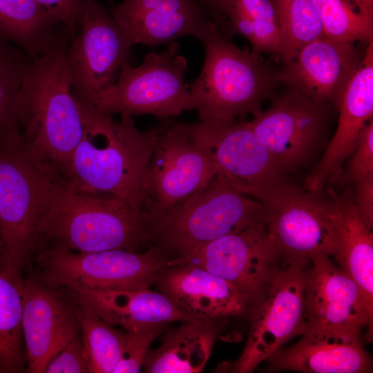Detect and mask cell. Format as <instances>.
Here are the masks:
<instances>
[{"label":"cell","instance_id":"obj_1","mask_svg":"<svg viewBox=\"0 0 373 373\" xmlns=\"http://www.w3.org/2000/svg\"><path fill=\"white\" fill-rule=\"evenodd\" d=\"M70 40L64 27L51 48L35 58L12 105L17 132L59 173L84 133L86 102L75 93L66 59Z\"/></svg>","mask_w":373,"mask_h":373},{"label":"cell","instance_id":"obj_2","mask_svg":"<svg viewBox=\"0 0 373 373\" xmlns=\"http://www.w3.org/2000/svg\"><path fill=\"white\" fill-rule=\"evenodd\" d=\"M155 134V128L138 130L131 117L116 119L87 102L84 133L59 173L79 189L116 195L142 211V182Z\"/></svg>","mask_w":373,"mask_h":373},{"label":"cell","instance_id":"obj_3","mask_svg":"<svg viewBox=\"0 0 373 373\" xmlns=\"http://www.w3.org/2000/svg\"><path fill=\"white\" fill-rule=\"evenodd\" d=\"M151 245L142 211L116 195L79 189L58 173L38 248L141 251Z\"/></svg>","mask_w":373,"mask_h":373},{"label":"cell","instance_id":"obj_4","mask_svg":"<svg viewBox=\"0 0 373 373\" xmlns=\"http://www.w3.org/2000/svg\"><path fill=\"white\" fill-rule=\"evenodd\" d=\"M58 171L18 132L0 137V258L22 270L37 251Z\"/></svg>","mask_w":373,"mask_h":373},{"label":"cell","instance_id":"obj_5","mask_svg":"<svg viewBox=\"0 0 373 373\" xmlns=\"http://www.w3.org/2000/svg\"><path fill=\"white\" fill-rule=\"evenodd\" d=\"M205 58L189 86V111L203 122H229L260 113L275 94L276 72L260 55L228 41L213 23L202 41Z\"/></svg>","mask_w":373,"mask_h":373},{"label":"cell","instance_id":"obj_6","mask_svg":"<svg viewBox=\"0 0 373 373\" xmlns=\"http://www.w3.org/2000/svg\"><path fill=\"white\" fill-rule=\"evenodd\" d=\"M143 216L153 244L175 263L186 260L212 240L266 222L262 202L237 191L217 175L171 209Z\"/></svg>","mask_w":373,"mask_h":373},{"label":"cell","instance_id":"obj_7","mask_svg":"<svg viewBox=\"0 0 373 373\" xmlns=\"http://www.w3.org/2000/svg\"><path fill=\"white\" fill-rule=\"evenodd\" d=\"M43 285L96 290L149 289L173 260L155 245L143 251L110 249L81 253L57 247H40L33 256Z\"/></svg>","mask_w":373,"mask_h":373},{"label":"cell","instance_id":"obj_8","mask_svg":"<svg viewBox=\"0 0 373 373\" xmlns=\"http://www.w3.org/2000/svg\"><path fill=\"white\" fill-rule=\"evenodd\" d=\"M303 190L287 180L258 200L266 224L285 263L309 262L319 255L334 256L340 239L338 197Z\"/></svg>","mask_w":373,"mask_h":373},{"label":"cell","instance_id":"obj_9","mask_svg":"<svg viewBox=\"0 0 373 373\" xmlns=\"http://www.w3.org/2000/svg\"><path fill=\"white\" fill-rule=\"evenodd\" d=\"M180 50L174 41L162 52L147 54L137 67L126 59L115 84L90 103L104 113L131 117L146 114L167 119L189 111L187 61Z\"/></svg>","mask_w":373,"mask_h":373},{"label":"cell","instance_id":"obj_10","mask_svg":"<svg viewBox=\"0 0 373 373\" xmlns=\"http://www.w3.org/2000/svg\"><path fill=\"white\" fill-rule=\"evenodd\" d=\"M169 119H163L155 128L142 182V212L146 216L171 209L206 187L216 176L209 157L193 139L188 123Z\"/></svg>","mask_w":373,"mask_h":373},{"label":"cell","instance_id":"obj_11","mask_svg":"<svg viewBox=\"0 0 373 373\" xmlns=\"http://www.w3.org/2000/svg\"><path fill=\"white\" fill-rule=\"evenodd\" d=\"M216 175L237 191L258 200L285 182L287 173L258 138L249 122L188 123Z\"/></svg>","mask_w":373,"mask_h":373},{"label":"cell","instance_id":"obj_12","mask_svg":"<svg viewBox=\"0 0 373 373\" xmlns=\"http://www.w3.org/2000/svg\"><path fill=\"white\" fill-rule=\"evenodd\" d=\"M309 262H284L251 308L249 334L240 356L221 370L252 372L286 342L305 333V273Z\"/></svg>","mask_w":373,"mask_h":373},{"label":"cell","instance_id":"obj_13","mask_svg":"<svg viewBox=\"0 0 373 373\" xmlns=\"http://www.w3.org/2000/svg\"><path fill=\"white\" fill-rule=\"evenodd\" d=\"M132 46L110 12L95 0H86L66 50L77 95L90 102L113 86Z\"/></svg>","mask_w":373,"mask_h":373},{"label":"cell","instance_id":"obj_14","mask_svg":"<svg viewBox=\"0 0 373 373\" xmlns=\"http://www.w3.org/2000/svg\"><path fill=\"white\" fill-rule=\"evenodd\" d=\"M303 315L304 334L358 340L365 327L372 331L373 313L360 287L327 255L312 258L306 267Z\"/></svg>","mask_w":373,"mask_h":373},{"label":"cell","instance_id":"obj_15","mask_svg":"<svg viewBox=\"0 0 373 373\" xmlns=\"http://www.w3.org/2000/svg\"><path fill=\"white\" fill-rule=\"evenodd\" d=\"M280 252L265 222L212 240L183 262L227 280L254 305L280 268Z\"/></svg>","mask_w":373,"mask_h":373},{"label":"cell","instance_id":"obj_16","mask_svg":"<svg viewBox=\"0 0 373 373\" xmlns=\"http://www.w3.org/2000/svg\"><path fill=\"white\" fill-rule=\"evenodd\" d=\"M271 99V106L254 116L249 124L287 173L304 164L320 142L331 106L287 87Z\"/></svg>","mask_w":373,"mask_h":373},{"label":"cell","instance_id":"obj_17","mask_svg":"<svg viewBox=\"0 0 373 373\" xmlns=\"http://www.w3.org/2000/svg\"><path fill=\"white\" fill-rule=\"evenodd\" d=\"M21 327L26 371L44 373L49 362L79 333L75 303L64 289L33 277L24 280Z\"/></svg>","mask_w":373,"mask_h":373},{"label":"cell","instance_id":"obj_18","mask_svg":"<svg viewBox=\"0 0 373 373\" xmlns=\"http://www.w3.org/2000/svg\"><path fill=\"white\" fill-rule=\"evenodd\" d=\"M363 58L353 43L323 35L303 47L283 70L276 72V80L316 102L338 109Z\"/></svg>","mask_w":373,"mask_h":373},{"label":"cell","instance_id":"obj_19","mask_svg":"<svg viewBox=\"0 0 373 373\" xmlns=\"http://www.w3.org/2000/svg\"><path fill=\"white\" fill-rule=\"evenodd\" d=\"M108 12L133 45L152 48L184 36L202 42L213 23L199 0H123Z\"/></svg>","mask_w":373,"mask_h":373},{"label":"cell","instance_id":"obj_20","mask_svg":"<svg viewBox=\"0 0 373 373\" xmlns=\"http://www.w3.org/2000/svg\"><path fill=\"white\" fill-rule=\"evenodd\" d=\"M155 284L179 309L201 321L248 315L253 305L232 284L189 262L166 266Z\"/></svg>","mask_w":373,"mask_h":373},{"label":"cell","instance_id":"obj_21","mask_svg":"<svg viewBox=\"0 0 373 373\" xmlns=\"http://www.w3.org/2000/svg\"><path fill=\"white\" fill-rule=\"evenodd\" d=\"M337 128L326 150L305 178V189L321 191L336 181L356 145L358 135L373 116V41L367 44L362 62L349 82L338 108Z\"/></svg>","mask_w":373,"mask_h":373},{"label":"cell","instance_id":"obj_22","mask_svg":"<svg viewBox=\"0 0 373 373\" xmlns=\"http://www.w3.org/2000/svg\"><path fill=\"white\" fill-rule=\"evenodd\" d=\"M64 289L75 303L90 308L107 323L124 329L144 323H210L187 314L165 294L150 288L96 290L70 286Z\"/></svg>","mask_w":373,"mask_h":373},{"label":"cell","instance_id":"obj_23","mask_svg":"<svg viewBox=\"0 0 373 373\" xmlns=\"http://www.w3.org/2000/svg\"><path fill=\"white\" fill-rule=\"evenodd\" d=\"M264 362L266 372L365 373L372 370L370 357L361 339L319 334H304L298 342L280 347Z\"/></svg>","mask_w":373,"mask_h":373},{"label":"cell","instance_id":"obj_24","mask_svg":"<svg viewBox=\"0 0 373 373\" xmlns=\"http://www.w3.org/2000/svg\"><path fill=\"white\" fill-rule=\"evenodd\" d=\"M217 321L182 323L170 329L158 347L149 350L143 362L144 372L198 373L208 361L218 336Z\"/></svg>","mask_w":373,"mask_h":373},{"label":"cell","instance_id":"obj_25","mask_svg":"<svg viewBox=\"0 0 373 373\" xmlns=\"http://www.w3.org/2000/svg\"><path fill=\"white\" fill-rule=\"evenodd\" d=\"M206 10L226 39L240 35L252 52L279 55L280 36L269 0H211Z\"/></svg>","mask_w":373,"mask_h":373},{"label":"cell","instance_id":"obj_26","mask_svg":"<svg viewBox=\"0 0 373 373\" xmlns=\"http://www.w3.org/2000/svg\"><path fill=\"white\" fill-rule=\"evenodd\" d=\"M341 224L339 245L334 260L360 287L373 313V233L363 222L354 200L338 197Z\"/></svg>","mask_w":373,"mask_h":373},{"label":"cell","instance_id":"obj_27","mask_svg":"<svg viewBox=\"0 0 373 373\" xmlns=\"http://www.w3.org/2000/svg\"><path fill=\"white\" fill-rule=\"evenodd\" d=\"M64 27L33 0H0V37L34 59L49 50Z\"/></svg>","mask_w":373,"mask_h":373},{"label":"cell","instance_id":"obj_28","mask_svg":"<svg viewBox=\"0 0 373 373\" xmlns=\"http://www.w3.org/2000/svg\"><path fill=\"white\" fill-rule=\"evenodd\" d=\"M24 280L21 270L0 258V373L26 371L21 318Z\"/></svg>","mask_w":373,"mask_h":373},{"label":"cell","instance_id":"obj_29","mask_svg":"<svg viewBox=\"0 0 373 373\" xmlns=\"http://www.w3.org/2000/svg\"><path fill=\"white\" fill-rule=\"evenodd\" d=\"M280 36L283 66L307 44L324 35L319 16L311 0H269Z\"/></svg>","mask_w":373,"mask_h":373},{"label":"cell","instance_id":"obj_30","mask_svg":"<svg viewBox=\"0 0 373 373\" xmlns=\"http://www.w3.org/2000/svg\"><path fill=\"white\" fill-rule=\"evenodd\" d=\"M74 303L89 372L113 373L126 345V331L115 329L90 308Z\"/></svg>","mask_w":373,"mask_h":373},{"label":"cell","instance_id":"obj_31","mask_svg":"<svg viewBox=\"0 0 373 373\" xmlns=\"http://www.w3.org/2000/svg\"><path fill=\"white\" fill-rule=\"evenodd\" d=\"M311 1L328 38L353 44L373 41V17L355 12L344 0Z\"/></svg>","mask_w":373,"mask_h":373},{"label":"cell","instance_id":"obj_32","mask_svg":"<svg viewBox=\"0 0 373 373\" xmlns=\"http://www.w3.org/2000/svg\"><path fill=\"white\" fill-rule=\"evenodd\" d=\"M33 60L23 50L0 37V137L17 132L13 102Z\"/></svg>","mask_w":373,"mask_h":373},{"label":"cell","instance_id":"obj_33","mask_svg":"<svg viewBox=\"0 0 373 373\" xmlns=\"http://www.w3.org/2000/svg\"><path fill=\"white\" fill-rule=\"evenodd\" d=\"M167 323H144L124 329L127 338L122 358L113 373L140 372L151 343L164 331Z\"/></svg>","mask_w":373,"mask_h":373},{"label":"cell","instance_id":"obj_34","mask_svg":"<svg viewBox=\"0 0 373 373\" xmlns=\"http://www.w3.org/2000/svg\"><path fill=\"white\" fill-rule=\"evenodd\" d=\"M354 153L336 181L345 184L356 181L373 174V120H370L361 130Z\"/></svg>","mask_w":373,"mask_h":373},{"label":"cell","instance_id":"obj_35","mask_svg":"<svg viewBox=\"0 0 373 373\" xmlns=\"http://www.w3.org/2000/svg\"><path fill=\"white\" fill-rule=\"evenodd\" d=\"M46 373H90L80 333L49 362Z\"/></svg>","mask_w":373,"mask_h":373},{"label":"cell","instance_id":"obj_36","mask_svg":"<svg viewBox=\"0 0 373 373\" xmlns=\"http://www.w3.org/2000/svg\"><path fill=\"white\" fill-rule=\"evenodd\" d=\"M53 14L67 29L70 38L76 32L86 0H33Z\"/></svg>","mask_w":373,"mask_h":373},{"label":"cell","instance_id":"obj_37","mask_svg":"<svg viewBox=\"0 0 373 373\" xmlns=\"http://www.w3.org/2000/svg\"><path fill=\"white\" fill-rule=\"evenodd\" d=\"M354 203L358 212L370 230L373 228V174L356 181Z\"/></svg>","mask_w":373,"mask_h":373},{"label":"cell","instance_id":"obj_38","mask_svg":"<svg viewBox=\"0 0 373 373\" xmlns=\"http://www.w3.org/2000/svg\"><path fill=\"white\" fill-rule=\"evenodd\" d=\"M355 12L373 17V0H344Z\"/></svg>","mask_w":373,"mask_h":373},{"label":"cell","instance_id":"obj_39","mask_svg":"<svg viewBox=\"0 0 373 373\" xmlns=\"http://www.w3.org/2000/svg\"><path fill=\"white\" fill-rule=\"evenodd\" d=\"M199 1L203 5V6L205 8V9L207 7V6L209 5V2L211 1V0H199Z\"/></svg>","mask_w":373,"mask_h":373}]
</instances>
